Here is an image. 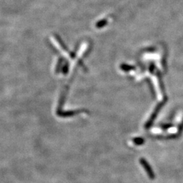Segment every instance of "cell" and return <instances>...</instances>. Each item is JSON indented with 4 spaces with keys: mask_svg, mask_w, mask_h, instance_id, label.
<instances>
[{
    "mask_svg": "<svg viewBox=\"0 0 183 183\" xmlns=\"http://www.w3.org/2000/svg\"><path fill=\"white\" fill-rule=\"evenodd\" d=\"M132 141L136 145H141L143 143H145V140L141 139V138H136V139L132 140Z\"/></svg>",
    "mask_w": 183,
    "mask_h": 183,
    "instance_id": "obj_2",
    "label": "cell"
},
{
    "mask_svg": "<svg viewBox=\"0 0 183 183\" xmlns=\"http://www.w3.org/2000/svg\"><path fill=\"white\" fill-rule=\"evenodd\" d=\"M140 164L142 166L143 168L145 169L146 172H147V174L148 175V176L149 177V178L151 180L155 179V175L154 174V172H153L152 168H151V166L149 165V163H148L147 160H145L144 158H141L140 160Z\"/></svg>",
    "mask_w": 183,
    "mask_h": 183,
    "instance_id": "obj_1",
    "label": "cell"
}]
</instances>
